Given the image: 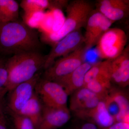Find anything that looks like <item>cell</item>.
Listing matches in <instances>:
<instances>
[{
    "label": "cell",
    "instance_id": "cell-1",
    "mask_svg": "<svg viewBox=\"0 0 129 129\" xmlns=\"http://www.w3.org/2000/svg\"><path fill=\"white\" fill-rule=\"evenodd\" d=\"M41 44L38 34L18 20L0 23V53L4 55L39 51Z\"/></svg>",
    "mask_w": 129,
    "mask_h": 129
},
{
    "label": "cell",
    "instance_id": "cell-2",
    "mask_svg": "<svg viewBox=\"0 0 129 129\" xmlns=\"http://www.w3.org/2000/svg\"><path fill=\"white\" fill-rule=\"evenodd\" d=\"M45 59L39 51H33L13 55L7 60L8 79L5 88L8 92L44 69Z\"/></svg>",
    "mask_w": 129,
    "mask_h": 129
},
{
    "label": "cell",
    "instance_id": "cell-3",
    "mask_svg": "<svg viewBox=\"0 0 129 129\" xmlns=\"http://www.w3.org/2000/svg\"><path fill=\"white\" fill-rule=\"evenodd\" d=\"M67 16L61 28L56 32L45 34L44 38L52 45L70 33L85 27L93 11L92 5L87 1L75 0L68 4Z\"/></svg>",
    "mask_w": 129,
    "mask_h": 129
},
{
    "label": "cell",
    "instance_id": "cell-4",
    "mask_svg": "<svg viewBox=\"0 0 129 129\" xmlns=\"http://www.w3.org/2000/svg\"><path fill=\"white\" fill-rule=\"evenodd\" d=\"M127 38L125 32L119 28H109L96 45L98 56L104 60L112 61L124 50Z\"/></svg>",
    "mask_w": 129,
    "mask_h": 129
},
{
    "label": "cell",
    "instance_id": "cell-5",
    "mask_svg": "<svg viewBox=\"0 0 129 129\" xmlns=\"http://www.w3.org/2000/svg\"><path fill=\"white\" fill-rule=\"evenodd\" d=\"M87 51L83 45L68 55L58 59L45 69L43 78L54 81L70 74L85 62Z\"/></svg>",
    "mask_w": 129,
    "mask_h": 129
},
{
    "label": "cell",
    "instance_id": "cell-6",
    "mask_svg": "<svg viewBox=\"0 0 129 129\" xmlns=\"http://www.w3.org/2000/svg\"><path fill=\"white\" fill-rule=\"evenodd\" d=\"M35 92L44 106L55 108H67L68 95L61 86L55 81L40 79Z\"/></svg>",
    "mask_w": 129,
    "mask_h": 129
},
{
    "label": "cell",
    "instance_id": "cell-7",
    "mask_svg": "<svg viewBox=\"0 0 129 129\" xmlns=\"http://www.w3.org/2000/svg\"><path fill=\"white\" fill-rule=\"evenodd\" d=\"M84 44V36L80 29L70 33L53 44L50 52L45 56L44 69L50 67L58 58L68 55Z\"/></svg>",
    "mask_w": 129,
    "mask_h": 129
},
{
    "label": "cell",
    "instance_id": "cell-8",
    "mask_svg": "<svg viewBox=\"0 0 129 129\" xmlns=\"http://www.w3.org/2000/svg\"><path fill=\"white\" fill-rule=\"evenodd\" d=\"M113 23L96 10L92 11L86 22L84 36V45L86 51L96 45L102 35Z\"/></svg>",
    "mask_w": 129,
    "mask_h": 129
},
{
    "label": "cell",
    "instance_id": "cell-9",
    "mask_svg": "<svg viewBox=\"0 0 129 129\" xmlns=\"http://www.w3.org/2000/svg\"><path fill=\"white\" fill-rule=\"evenodd\" d=\"M39 72L32 79L19 84L11 91L7 106L10 112L18 113L30 99L34 94L37 82L41 78Z\"/></svg>",
    "mask_w": 129,
    "mask_h": 129
},
{
    "label": "cell",
    "instance_id": "cell-10",
    "mask_svg": "<svg viewBox=\"0 0 129 129\" xmlns=\"http://www.w3.org/2000/svg\"><path fill=\"white\" fill-rule=\"evenodd\" d=\"M70 118L68 107L55 108L42 105L41 118L36 129H58L66 124Z\"/></svg>",
    "mask_w": 129,
    "mask_h": 129
},
{
    "label": "cell",
    "instance_id": "cell-11",
    "mask_svg": "<svg viewBox=\"0 0 129 129\" xmlns=\"http://www.w3.org/2000/svg\"><path fill=\"white\" fill-rule=\"evenodd\" d=\"M74 113L79 119L92 122L101 129L115 123L113 117L109 112L103 101L99 102L94 108Z\"/></svg>",
    "mask_w": 129,
    "mask_h": 129
},
{
    "label": "cell",
    "instance_id": "cell-12",
    "mask_svg": "<svg viewBox=\"0 0 129 129\" xmlns=\"http://www.w3.org/2000/svg\"><path fill=\"white\" fill-rule=\"evenodd\" d=\"M97 11L113 22L128 16L129 2L124 0H101L96 4Z\"/></svg>",
    "mask_w": 129,
    "mask_h": 129
},
{
    "label": "cell",
    "instance_id": "cell-13",
    "mask_svg": "<svg viewBox=\"0 0 129 129\" xmlns=\"http://www.w3.org/2000/svg\"><path fill=\"white\" fill-rule=\"evenodd\" d=\"M70 110L74 113L94 108L103 99L86 87L76 90L71 95Z\"/></svg>",
    "mask_w": 129,
    "mask_h": 129
},
{
    "label": "cell",
    "instance_id": "cell-14",
    "mask_svg": "<svg viewBox=\"0 0 129 129\" xmlns=\"http://www.w3.org/2000/svg\"><path fill=\"white\" fill-rule=\"evenodd\" d=\"M111 80L120 87L129 83V48L126 46L121 54L111 61Z\"/></svg>",
    "mask_w": 129,
    "mask_h": 129
},
{
    "label": "cell",
    "instance_id": "cell-15",
    "mask_svg": "<svg viewBox=\"0 0 129 129\" xmlns=\"http://www.w3.org/2000/svg\"><path fill=\"white\" fill-rule=\"evenodd\" d=\"M92 64L84 62L73 72L53 81L62 86L68 95L83 87L86 74Z\"/></svg>",
    "mask_w": 129,
    "mask_h": 129
},
{
    "label": "cell",
    "instance_id": "cell-16",
    "mask_svg": "<svg viewBox=\"0 0 129 129\" xmlns=\"http://www.w3.org/2000/svg\"><path fill=\"white\" fill-rule=\"evenodd\" d=\"M105 98L115 103L118 108V112L114 117L115 123H129V103L127 94L122 90L112 87Z\"/></svg>",
    "mask_w": 129,
    "mask_h": 129
},
{
    "label": "cell",
    "instance_id": "cell-17",
    "mask_svg": "<svg viewBox=\"0 0 129 129\" xmlns=\"http://www.w3.org/2000/svg\"><path fill=\"white\" fill-rule=\"evenodd\" d=\"M68 1L49 0H23L21 6L24 13L44 12L46 9H59L67 6Z\"/></svg>",
    "mask_w": 129,
    "mask_h": 129
},
{
    "label": "cell",
    "instance_id": "cell-18",
    "mask_svg": "<svg viewBox=\"0 0 129 129\" xmlns=\"http://www.w3.org/2000/svg\"><path fill=\"white\" fill-rule=\"evenodd\" d=\"M42 105L39 98L34 92L32 96L18 113L30 119L36 129L41 118Z\"/></svg>",
    "mask_w": 129,
    "mask_h": 129
},
{
    "label": "cell",
    "instance_id": "cell-19",
    "mask_svg": "<svg viewBox=\"0 0 129 129\" xmlns=\"http://www.w3.org/2000/svg\"><path fill=\"white\" fill-rule=\"evenodd\" d=\"M101 78L111 79V61L103 60L92 64L86 74L84 86L91 81Z\"/></svg>",
    "mask_w": 129,
    "mask_h": 129
},
{
    "label": "cell",
    "instance_id": "cell-20",
    "mask_svg": "<svg viewBox=\"0 0 129 129\" xmlns=\"http://www.w3.org/2000/svg\"><path fill=\"white\" fill-rule=\"evenodd\" d=\"M19 7L14 0H0V14L3 22L17 21Z\"/></svg>",
    "mask_w": 129,
    "mask_h": 129
},
{
    "label": "cell",
    "instance_id": "cell-21",
    "mask_svg": "<svg viewBox=\"0 0 129 129\" xmlns=\"http://www.w3.org/2000/svg\"><path fill=\"white\" fill-rule=\"evenodd\" d=\"M112 82L109 78H99L91 81L83 87L88 88L103 100L112 88Z\"/></svg>",
    "mask_w": 129,
    "mask_h": 129
},
{
    "label": "cell",
    "instance_id": "cell-22",
    "mask_svg": "<svg viewBox=\"0 0 129 129\" xmlns=\"http://www.w3.org/2000/svg\"><path fill=\"white\" fill-rule=\"evenodd\" d=\"M10 112L15 129H36L33 122L28 117Z\"/></svg>",
    "mask_w": 129,
    "mask_h": 129
},
{
    "label": "cell",
    "instance_id": "cell-23",
    "mask_svg": "<svg viewBox=\"0 0 129 129\" xmlns=\"http://www.w3.org/2000/svg\"><path fill=\"white\" fill-rule=\"evenodd\" d=\"M45 14L44 12H37L24 13V22L32 28H39L41 25Z\"/></svg>",
    "mask_w": 129,
    "mask_h": 129
},
{
    "label": "cell",
    "instance_id": "cell-24",
    "mask_svg": "<svg viewBox=\"0 0 129 129\" xmlns=\"http://www.w3.org/2000/svg\"><path fill=\"white\" fill-rule=\"evenodd\" d=\"M7 60L0 57V89L5 88L8 79Z\"/></svg>",
    "mask_w": 129,
    "mask_h": 129
},
{
    "label": "cell",
    "instance_id": "cell-25",
    "mask_svg": "<svg viewBox=\"0 0 129 129\" xmlns=\"http://www.w3.org/2000/svg\"><path fill=\"white\" fill-rule=\"evenodd\" d=\"M80 120V121L76 122L72 125L69 129H99L97 126L92 122Z\"/></svg>",
    "mask_w": 129,
    "mask_h": 129
},
{
    "label": "cell",
    "instance_id": "cell-26",
    "mask_svg": "<svg viewBox=\"0 0 129 129\" xmlns=\"http://www.w3.org/2000/svg\"><path fill=\"white\" fill-rule=\"evenodd\" d=\"M4 107V102L0 104V129H8Z\"/></svg>",
    "mask_w": 129,
    "mask_h": 129
},
{
    "label": "cell",
    "instance_id": "cell-27",
    "mask_svg": "<svg viewBox=\"0 0 129 129\" xmlns=\"http://www.w3.org/2000/svg\"><path fill=\"white\" fill-rule=\"evenodd\" d=\"M100 129H129V123L116 122L109 127Z\"/></svg>",
    "mask_w": 129,
    "mask_h": 129
},
{
    "label": "cell",
    "instance_id": "cell-28",
    "mask_svg": "<svg viewBox=\"0 0 129 129\" xmlns=\"http://www.w3.org/2000/svg\"><path fill=\"white\" fill-rule=\"evenodd\" d=\"M8 92V90L6 88H3L0 89V104L3 102L4 97Z\"/></svg>",
    "mask_w": 129,
    "mask_h": 129
},
{
    "label": "cell",
    "instance_id": "cell-29",
    "mask_svg": "<svg viewBox=\"0 0 129 129\" xmlns=\"http://www.w3.org/2000/svg\"><path fill=\"white\" fill-rule=\"evenodd\" d=\"M2 22H3L2 18L1 16V14H0V23Z\"/></svg>",
    "mask_w": 129,
    "mask_h": 129
}]
</instances>
